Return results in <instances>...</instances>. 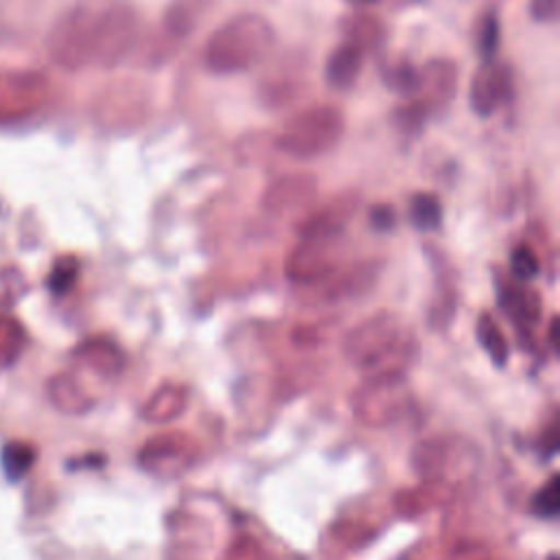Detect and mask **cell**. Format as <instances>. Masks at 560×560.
<instances>
[{"label":"cell","mask_w":560,"mask_h":560,"mask_svg":"<svg viewBox=\"0 0 560 560\" xmlns=\"http://www.w3.org/2000/svg\"><path fill=\"white\" fill-rule=\"evenodd\" d=\"M343 357L365 376L405 374L418 354L411 328L394 313H376L359 322L341 343Z\"/></svg>","instance_id":"1"},{"label":"cell","mask_w":560,"mask_h":560,"mask_svg":"<svg viewBox=\"0 0 560 560\" xmlns=\"http://www.w3.org/2000/svg\"><path fill=\"white\" fill-rule=\"evenodd\" d=\"M273 24L260 13H241L212 31L203 44V66L214 74H238L262 63L276 48Z\"/></svg>","instance_id":"2"},{"label":"cell","mask_w":560,"mask_h":560,"mask_svg":"<svg viewBox=\"0 0 560 560\" xmlns=\"http://www.w3.org/2000/svg\"><path fill=\"white\" fill-rule=\"evenodd\" d=\"M109 2L112 0H77L55 20L46 35V52L57 68L79 72L92 66Z\"/></svg>","instance_id":"3"},{"label":"cell","mask_w":560,"mask_h":560,"mask_svg":"<svg viewBox=\"0 0 560 560\" xmlns=\"http://www.w3.org/2000/svg\"><path fill=\"white\" fill-rule=\"evenodd\" d=\"M346 131V116L332 105H311L287 118L276 136V149L298 158L313 160L339 144Z\"/></svg>","instance_id":"4"},{"label":"cell","mask_w":560,"mask_h":560,"mask_svg":"<svg viewBox=\"0 0 560 560\" xmlns=\"http://www.w3.org/2000/svg\"><path fill=\"white\" fill-rule=\"evenodd\" d=\"M409 400L405 374H381L363 378L350 398V407L361 424L378 429L396 422L407 411Z\"/></svg>","instance_id":"5"},{"label":"cell","mask_w":560,"mask_h":560,"mask_svg":"<svg viewBox=\"0 0 560 560\" xmlns=\"http://www.w3.org/2000/svg\"><path fill=\"white\" fill-rule=\"evenodd\" d=\"M151 114V94L147 85L125 79L109 83L92 103V118L107 131H133Z\"/></svg>","instance_id":"6"},{"label":"cell","mask_w":560,"mask_h":560,"mask_svg":"<svg viewBox=\"0 0 560 560\" xmlns=\"http://www.w3.org/2000/svg\"><path fill=\"white\" fill-rule=\"evenodd\" d=\"M50 94V79L42 70H0V122H20L37 114Z\"/></svg>","instance_id":"7"},{"label":"cell","mask_w":560,"mask_h":560,"mask_svg":"<svg viewBox=\"0 0 560 560\" xmlns=\"http://www.w3.org/2000/svg\"><path fill=\"white\" fill-rule=\"evenodd\" d=\"M138 42H140V18L136 9L127 2L112 0L103 18L92 66L96 68L118 66L122 59H127L136 50Z\"/></svg>","instance_id":"8"},{"label":"cell","mask_w":560,"mask_h":560,"mask_svg":"<svg viewBox=\"0 0 560 560\" xmlns=\"http://www.w3.org/2000/svg\"><path fill=\"white\" fill-rule=\"evenodd\" d=\"M466 453H468V446L457 448L455 440L435 435L413 446L411 468L420 477V481L448 483V479L459 475L462 464L468 462Z\"/></svg>","instance_id":"9"},{"label":"cell","mask_w":560,"mask_h":560,"mask_svg":"<svg viewBox=\"0 0 560 560\" xmlns=\"http://www.w3.org/2000/svg\"><path fill=\"white\" fill-rule=\"evenodd\" d=\"M337 236H302V243L289 254L284 262L287 276L298 284H313L335 271Z\"/></svg>","instance_id":"10"},{"label":"cell","mask_w":560,"mask_h":560,"mask_svg":"<svg viewBox=\"0 0 560 560\" xmlns=\"http://www.w3.org/2000/svg\"><path fill=\"white\" fill-rule=\"evenodd\" d=\"M512 74L505 63L486 61L470 81V107L477 116H492L510 96Z\"/></svg>","instance_id":"11"},{"label":"cell","mask_w":560,"mask_h":560,"mask_svg":"<svg viewBox=\"0 0 560 560\" xmlns=\"http://www.w3.org/2000/svg\"><path fill=\"white\" fill-rule=\"evenodd\" d=\"M190 459L192 442L182 433L155 435L142 446L138 455L142 468L151 470L153 475H177L190 464Z\"/></svg>","instance_id":"12"},{"label":"cell","mask_w":560,"mask_h":560,"mask_svg":"<svg viewBox=\"0 0 560 560\" xmlns=\"http://www.w3.org/2000/svg\"><path fill=\"white\" fill-rule=\"evenodd\" d=\"M317 190V182L306 173H291L273 179L262 192V208L271 214H287L304 208Z\"/></svg>","instance_id":"13"},{"label":"cell","mask_w":560,"mask_h":560,"mask_svg":"<svg viewBox=\"0 0 560 560\" xmlns=\"http://www.w3.org/2000/svg\"><path fill=\"white\" fill-rule=\"evenodd\" d=\"M457 90V68L448 59H431L420 68L418 101L431 112L446 107Z\"/></svg>","instance_id":"14"},{"label":"cell","mask_w":560,"mask_h":560,"mask_svg":"<svg viewBox=\"0 0 560 560\" xmlns=\"http://www.w3.org/2000/svg\"><path fill=\"white\" fill-rule=\"evenodd\" d=\"M363 61H365V52L359 46L350 42H341L326 57V63H324L326 83L335 90H350L363 70Z\"/></svg>","instance_id":"15"},{"label":"cell","mask_w":560,"mask_h":560,"mask_svg":"<svg viewBox=\"0 0 560 560\" xmlns=\"http://www.w3.org/2000/svg\"><path fill=\"white\" fill-rule=\"evenodd\" d=\"M46 396L57 411L68 416H83L94 407V398L68 372H57L46 381Z\"/></svg>","instance_id":"16"},{"label":"cell","mask_w":560,"mask_h":560,"mask_svg":"<svg viewBox=\"0 0 560 560\" xmlns=\"http://www.w3.org/2000/svg\"><path fill=\"white\" fill-rule=\"evenodd\" d=\"M354 208H357V197L352 195L337 197L335 201H328L317 212L306 217L304 223L300 225V234L302 236H339L346 221L352 217Z\"/></svg>","instance_id":"17"},{"label":"cell","mask_w":560,"mask_h":560,"mask_svg":"<svg viewBox=\"0 0 560 560\" xmlns=\"http://www.w3.org/2000/svg\"><path fill=\"white\" fill-rule=\"evenodd\" d=\"M212 2L214 0H171L164 11L160 28L171 39L182 44L199 26Z\"/></svg>","instance_id":"18"},{"label":"cell","mask_w":560,"mask_h":560,"mask_svg":"<svg viewBox=\"0 0 560 560\" xmlns=\"http://www.w3.org/2000/svg\"><path fill=\"white\" fill-rule=\"evenodd\" d=\"M74 357L79 363L88 365L90 370L98 372L101 376H116L122 372L125 365V354L122 350L103 337H92L85 339L77 350Z\"/></svg>","instance_id":"19"},{"label":"cell","mask_w":560,"mask_h":560,"mask_svg":"<svg viewBox=\"0 0 560 560\" xmlns=\"http://www.w3.org/2000/svg\"><path fill=\"white\" fill-rule=\"evenodd\" d=\"M186 402H188L186 387L166 383V385L158 387L151 394V398L144 402L142 418L153 424H166V422L175 420L177 416H182Z\"/></svg>","instance_id":"20"},{"label":"cell","mask_w":560,"mask_h":560,"mask_svg":"<svg viewBox=\"0 0 560 560\" xmlns=\"http://www.w3.org/2000/svg\"><path fill=\"white\" fill-rule=\"evenodd\" d=\"M343 33L348 35L346 42L359 46L363 52L376 48L385 37V26L376 15L370 13H354L348 15L343 22Z\"/></svg>","instance_id":"21"},{"label":"cell","mask_w":560,"mask_h":560,"mask_svg":"<svg viewBox=\"0 0 560 560\" xmlns=\"http://www.w3.org/2000/svg\"><path fill=\"white\" fill-rule=\"evenodd\" d=\"M35 459H37V448L28 442L13 440V442H7L0 451V466L7 475V479H11V481H20L22 477H26L31 472Z\"/></svg>","instance_id":"22"},{"label":"cell","mask_w":560,"mask_h":560,"mask_svg":"<svg viewBox=\"0 0 560 560\" xmlns=\"http://www.w3.org/2000/svg\"><path fill=\"white\" fill-rule=\"evenodd\" d=\"M501 304L508 315H512L518 324H534L540 315V300L534 291L505 287L501 293Z\"/></svg>","instance_id":"23"},{"label":"cell","mask_w":560,"mask_h":560,"mask_svg":"<svg viewBox=\"0 0 560 560\" xmlns=\"http://www.w3.org/2000/svg\"><path fill=\"white\" fill-rule=\"evenodd\" d=\"M383 81L389 90L402 96H416L420 83V68H416L409 59L400 57L383 66Z\"/></svg>","instance_id":"24"},{"label":"cell","mask_w":560,"mask_h":560,"mask_svg":"<svg viewBox=\"0 0 560 560\" xmlns=\"http://www.w3.org/2000/svg\"><path fill=\"white\" fill-rule=\"evenodd\" d=\"M409 217H411V223L416 230L433 232L442 223V203L431 192H418L411 197Z\"/></svg>","instance_id":"25"},{"label":"cell","mask_w":560,"mask_h":560,"mask_svg":"<svg viewBox=\"0 0 560 560\" xmlns=\"http://www.w3.org/2000/svg\"><path fill=\"white\" fill-rule=\"evenodd\" d=\"M258 94H260V103L269 109L287 107L300 98L302 83L295 79H287V77H273L271 81L260 83Z\"/></svg>","instance_id":"26"},{"label":"cell","mask_w":560,"mask_h":560,"mask_svg":"<svg viewBox=\"0 0 560 560\" xmlns=\"http://www.w3.org/2000/svg\"><path fill=\"white\" fill-rule=\"evenodd\" d=\"M477 339L481 343V348L486 350V354L490 357V361L494 365H505L508 361V341L501 332V328L494 324V319L490 315H481L477 322Z\"/></svg>","instance_id":"27"},{"label":"cell","mask_w":560,"mask_h":560,"mask_svg":"<svg viewBox=\"0 0 560 560\" xmlns=\"http://www.w3.org/2000/svg\"><path fill=\"white\" fill-rule=\"evenodd\" d=\"M24 328L20 326L18 319L0 315V370L9 368L15 363L24 348Z\"/></svg>","instance_id":"28"},{"label":"cell","mask_w":560,"mask_h":560,"mask_svg":"<svg viewBox=\"0 0 560 560\" xmlns=\"http://www.w3.org/2000/svg\"><path fill=\"white\" fill-rule=\"evenodd\" d=\"M77 278H79V260L74 256H61L55 260L48 273V289L55 295H61L72 289Z\"/></svg>","instance_id":"29"},{"label":"cell","mask_w":560,"mask_h":560,"mask_svg":"<svg viewBox=\"0 0 560 560\" xmlns=\"http://www.w3.org/2000/svg\"><path fill=\"white\" fill-rule=\"evenodd\" d=\"M532 510L540 518H553L560 510V481L558 475H553L542 488L536 490L532 499Z\"/></svg>","instance_id":"30"},{"label":"cell","mask_w":560,"mask_h":560,"mask_svg":"<svg viewBox=\"0 0 560 560\" xmlns=\"http://www.w3.org/2000/svg\"><path fill=\"white\" fill-rule=\"evenodd\" d=\"M510 269H512V276H514V278H518V280L525 282V280H532V278L538 276L540 262H538V258H536V254H534L532 247L518 245V247H514L512 254H510Z\"/></svg>","instance_id":"31"},{"label":"cell","mask_w":560,"mask_h":560,"mask_svg":"<svg viewBox=\"0 0 560 560\" xmlns=\"http://www.w3.org/2000/svg\"><path fill=\"white\" fill-rule=\"evenodd\" d=\"M477 46L479 52L483 57V61H492L497 46H499V20L497 15H486L481 26H479V37H477Z\"/></svg>","instance_id":"32"},{"label":"cell","mask_w":560,"mask_h":560,"mask_svg":"<svg viewBox=\"0 0 560 560\" xmlns=\"http://www.w3.org/2000/svg\"><path fill=\"white\" fill-rule=\"evenodd\" d=\"M446 560H492V556H490V549L486 545L459 542L448 551Z\"/></svg>","instance_id":"33"},{"label":"cell","mask_w":560,"mask_h":560,"mask_svg":"<svg viewBox=\"0 0 560 560\" xmlns=\"http://www.w3.org/2000/svg\"><path fill=\"white\" fill-rule=\"evenodd\" d=\"M529 15L534 22H553L558 15V0H529Z\"/></svg>","instance_id":"34"},{"label":"cell","mask_w":560,"mask_h":560,"mask_svg":"<svg viewBox=\"0 0 560 560\" xmlns=\"http://www.w3.org/2000/svg\"><path fill=\"white\" fill-rule=\"evenodd\" d=\"M370 219L378 230H387L394 225V210L389 206H376V208H372Z\"/></svg>","instance_id":"35"},{"label":"cell","mask_w":560,"mask_h":560,"mask_svg":"<svg viewBox=\"0 0 560 560\" xmlns=\"http://www.w3.org/2000/svg\"><path fill=\"white\" fill-rule=\"evenodd\" d=\"M556 330H558V319L553 317L551 319V326H549V343L556 348L558 346V337H556Z\"/></svg>","instance_id":"36"},{"label":"cell","mask_w":560,"mask_h":560,"mask_svg":"<svg viewBox=\"0 0 560 560\" xmlns=\"http://www.w3.org/2000/svg\"><path fill=\"white\" fill-rule=\"evenodd\" d=\"M348 2L354 7H372V4H378L381 0H348Z\"/></svg>","instance_id":"37"}]
</instances>
